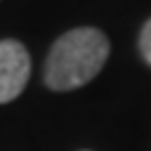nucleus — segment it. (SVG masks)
Instances as JSON below:
<instances>
[{
	"mask_svg": "<svg viewBox=\"0 0 151 151\" xmlns=\"http://www.w3.org/2000/svg\"><path fill=\"white\" fill-rule=\"evenodd\" d=\"M31 76L28 50L19 40H0V104L17 99Z\"/></svg>",
	"mask_w": 151,
	"mask_h": 151,
	"instance_id": "nucleus-2",
	"label": "nucleus"
},
{
	"mask_svg": "<svg viewBox=\"0 0 151 151\" xmlns=\"http://www.w3.org/2000/svg\"><path fill=\"white\" fill-rule=\"evenodd\" d=\"M139 52H142L144 61L151 66V19L142 26V33H139Z\"/></svg>",
	"mask_w": 151,
	"mask_h": 151,
	"instance_id": "nucleus-3",
	"label": "nucleus"
},
{
	"mask_svg": "<svg viewBox=\"0 0 151 151\" xmlns=\"http://www.w3.org/2000/svg\"><path fill=\"white\" fill-rule=\"evenodd\" d=\"M111 45L92 26L71 28L59 35L45 61V85L54 92H68L87 85L104 68Z\"/></svg>",
	"mask_w": 151,
	"mask_h": 151,
	"instance_id": "nucleus-1",
	"label": "nucleus"
}]
</instances>
